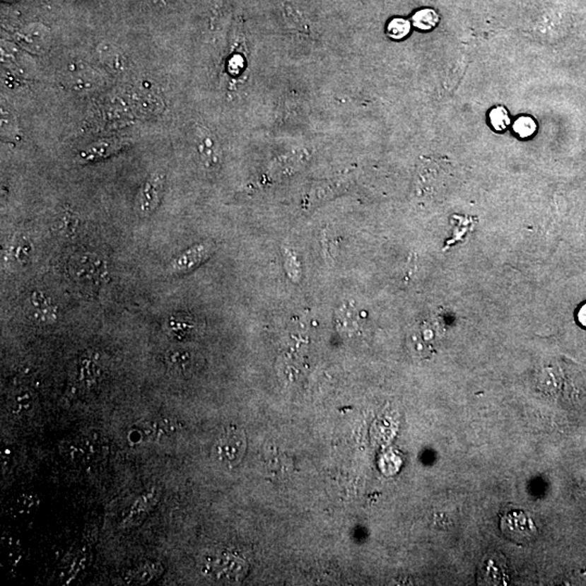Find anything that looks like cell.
Wrapping results in <instances>:
<instances>
[{"label": "cell", "mask_w": 586, "mask_h": 586, "mask_svg": "<svg viewBox=\"0 0 586 586\" xmlns=\"http://www.w3.org/2000/svg\"><path fill=\"white\" fill-rule=\"evenodd\" d=\"M491 121H492L493 127H496L498 131L504 129L508 125V123H510L508 115H507L506 111L503 107H498V109H494L492 111V113H491Z\"/></svg>", "instance_id": "cb8c5ba5"}, {"label": "cell", "mask_w": 586, "mask_h": 586, "mask_svg": "<svg viewBox=\"0 0 586 586\" xmlns=\"http://www.w3.org/2000/svg\"><path fill=\"white\" fill-rule=\"evenodd\" d=\"M163 573V567L160 563H148L134 571L133 580L138 584H148L157 580Z\"/></svg>", "instance_id": "9a60e30c"}, {"label": "cell", "mask_w": 586, "mask_h": 586, "mask_svg": "<svg viewBox=\"0 0 586 586\" xmlns=\"http://www.w3.org/2000/svg\"><path fill=\"white\" fill-rule=\"evenodd\" d=\"M117 146L115 143H109V141H107V143H102L101 141L100 145H95L94 147H91L90 149L82 153V157H84L87 160L107 157V156H109V154L112 153L113 151L117 150Z\"/></svg>", "instance_id": "ffe728a7"}, {"label": "cell", "mask_w": 586, "mask_h": 586, "mask_svg": "<svg viewBox=\"0 0 586 586\" xmlns=\"http://www.w3.org/2000/svg\"><path fill=\"white\" fill-rule=\"evenodd\" d=\"M152 1H153L154 5L160 6V7H165V6L171 4L172 0H152Z\"/></svg>", "instance_id": "484cf974"}, {"label": "cell", "mask_w": 586, "mask_h": 586, "mask_svg": "<svg viewBox=\"0 0 586 586\" xmlns=\"http://www.w3.org/2000/svg\"><path fill=\"white\" fill-rule=\"evenodd\" d=\"M14 40L23 49L32 54L47 52L52 42L49 30L42 24H30L14 35Z\"/></svg>", "instance_id": "52a82bcc"}, {"label": "cell", "mask_w": 586, "mask_h": 586, "mask_svg": "<svg viewBox=\"0 0 586 586\" xmlns=\"http://www.w3.org/2000/svg\"><path fill=\"white\" fill-rule=\"evenodd\" d=\"M162 491L157 486L150 488L134 502L129 514L122 520L121 528L124 530L137 528L156 510L161 500Z\"/></svg>", "instance_id": "5b68a950"}, {"label": "cell", "mask_w": 586, "mask_h": 586, "mask_svg": "<svg viewBox=\"0 0 586 586\" xmlns=\"http://www.w3.org/2000/svg\"><path fill=\"white\" fill-rule=\"evenodd\" d=\"M38 500L33 496H26L25 494V496H20L18 500H14L11 510L16 514H25V512H30V510H33V507L36 506Z\"/></svg>", "instance_id": "44dd1931"}, {"label": "cell", "mask_w": 586, "mask_h": 586, "mask_svg": "<svg viewBox=\"0 0 586 586\" xmlns=\"http://www.w3.org/2000/svg\"><path fill=\"white\" fill-rule=\"evenodd\" d=\"M500 530L507 539L522 546L534 542L539 535L531 517L519 510L507 512L500 518Z\"/></svg>", "instance_id": "7a4b0ae2"}, {"label": "cell", "mask_w": 586, "mask_h": 586, "mask_svg": "<svg viewBox=\"0 0 586 586\" xmlns=\"http://www.w3.org/2000/svg\"><path fill=\"white\" fill-rule=\"evenodd\" d=\"M247 439L242 430L231 428L218 438L213 447L215 458L223 465L234 467L245 456Z\"/></svg>", "instance_id": "3957f363"}, {"label": "cell", "mask_w": 586, "mask_h": 586, "mask_svg": "<svg viewBox=\"0 0 586 586\" xmlns=\"http://www.w3.org/2000/svg\"><path fill=\"white\" fill-rule=\"evenodd\" d=\"M409 346L415 356H421V358L428 356L431 351V346L427 339L425 338L423 332H413L409 336Z\"/></svg>", "instance_id": "ac0fdd59"}, {"label": "cell", "mask_w": 586, "mask_h": 586, "mask_svg": "<svg viewBox=\"0 0 586 586\" xmlns=\"http://www.w3.org/2000/svg\"><path fill=\"white\" fill-rule=\"evenodd\" d=\"M166 364L176 372H186L192 365L190 353L184 351H168L165 356Z\"/></svg>", "instance_id": "2e32d148"}, {"label": "cell", "mask_w": 586, "mask_h": 586, "mask_svg": "<svg viewBox=\"0 0 586 586\" xmlns=\"http://www.w3.org/2000/svg\"><path fill=\"white\" fill-rule=\"evenodd\" d=\"M164 182H165V176L160 172L151 174L146 180L145 184L138 192L135 206H134L136 213L139 216H143V218L149 216L158 208L161 201L162 194H163Z\"/></svg>", "instance_id": "277c9868"}, {"label": "cell", "mask_w": 586, "mask_h": 586, "mask_svg": "<svg viewBox=\"0 0 586 586\" xmlns=\"http://www.w3.org/2000/svg\"><path fill=\"white\" fill-rule=\"evenodd\" d=\"M409 23L403 19H394L388 26V33L394 40H401L409 34Z\"/></svg>", "instance_id": "7402d4cb"}, {"label": "cell", "mask_w": 586, "mask_h": 586, "mask_svg": "<svg viewBox=\"0 0 586 586\" xmlns=\"http://www.w3.org/2000/svg\"><path fill=\"white\" fill-rule=\"evenodd\" d=\"M358 322V314L353 307L344 306V307L339 310L338 314H336L338 327L342 332H354Z\"/></svg>", "instance_id": "e0dca14e"}, {"label": "cell", "mask_w": 586, "mask_h": 586, "mask_svg": "<svg viewBox=\"0 0 586 586\" xmlns=\"http://www.w3.org/2000/svg\"><path fill=\"white\" fill-rule=\"evenodd\" d=\"M69 71H70L69 82L75 90H89L98 83L96 75L87 66L70 64Z\"/></svg>", "instance_id": "7c38bea8"}, {"label": "cell", "mask_w": 586, "mask_h": 586, "mask_svg": "<svg viewBox=\"0 0 586 586\" xmlns=\"http://www.w3.org/2000/svg\"><path fill=\"white\" fill-rule=\"evenodd\" d=\"M97 56L100 64L110 72L119 73L127 68V59L112 45L107 44V42L99 45L97 47Z\"/></svg>", "instance_id": "30bf717a"}, {"label": "cell", "mask_w": 586, "mask_h": 586, "mask_svg": "<svg viewBox=\"0 0 586 586\" xmlns=\"http://www.w3.org/2000/svg\"><path fill=\"white\" fill-rule=\"evenodd\" d=\"M514 129L519 135L527 137L534 133L535 123L530 117H521L515 123Z\"/></svg>", "instance_id": "603a6c76"}, {"label": "cell", "mask_w": 586, "mask_h": 586, "mask_svg": "<svg viewBox=\"0 0 586 586\" xmlns=\"http://www.w3.org/2000/svg\"><path fill=\"white\" fill-rule=\"evenodd\" d=\"M4 1H16V0H4Z\"/></svg>", "instance_id": "4316f807"}, {"label": "cell", "mask_w": 586, "mask_h": 586, "mask_svg": "<svg viewBox=\"0 0 586 586\" xmlns=\"http://www.w3.org/2000/svg\"><path fill=\"white\" fill-rule=\"evenodd\" d=\"M177 423L171 418H158L148 421L143 426L145 435L152 441H163L176 435L178 431Z\"/></svg>", "instance_id": "9c48e42d"}, {"label": "cell", "mask_w": 586, "mask_h": 586, "mask_svg": "<svg viewBox=\"0 0 586 586\" xmlns=\"http://www.w3.org/2000/svg\"><path fill=\"white\" fill-rule=\"evenodd\" d=\"M66 457L74 462L88 464L99 459L105 452L103 443L100 440L95 439L90 435H83L69 442L66 445Z\"/></svg>", "instance_id": "8992f818"}, {"label": "cell", "mask_w": 586, "mask_h": 586, "mask_svg": "<svg viewBox=\"0 0 586 586\" xmlns=\"http://www.w3.org/2000/svg\"><path fill=\"white\" fill-rule=\"evenodd\" d=\"M198 149L202 161L209 168L220 162V147L212 134L206 129H201L198 134Z\"/></svg>", "instance_id": "8fae6325"}, {"label": "cell", "mask_w": 586, "mask_h": 586, "mask_svg": "<svg viewBox=\"0 0 586 586\" xmlns=\"http://www.w3.org/2000/svg\"><path fill=\"white\" fill-rule=\"evenodd\" d=\"M202 570L211 579L224 582L240 581L247 573L242 559L227 553L208 555L204 559Z\"/></svg>", "instance_id": "6da1fadb"}, {"label": "cell", "mask_w": 586, "mask_h": 586, "mask_svg": "<svg viewBox=\"0 0 586 586\" xmlns=\"http://www.w3.org/2000/svg\"><path fill=\"white\" fill-rule=\"evenodd\" d=\"M32 303L35 306V316L38 322H54L56 320V308L48 303L47 299L42 293L34 292Z\"/></svg>", "instance_id": "5bb4252c"}, {"label": "cell", "mask_w": 586, "mask_h": 586, "mask_svg": "<svg viewBox=\"0 0 586 586\" xmlns=\"http://www.w3.org/2000/svg\"><path fill=\"white\" fill-rule=\"evenodd\" d=\"M213 252V245L210 243H201L184 251L182 255L176 257L168 266L171 274H184L196 269L198 265L206 261Z\"/></svg>", "instance_id": "ba28073f"}, {"label": "cell", "mask_w": 586, "mask_h": 586, "mask_svg": "<svg viewBox=\"0 0 586 586\" xmlns=\"http://www.w3.org/2000/svg\"><path fill=\"white\" fill-rule=\"evenodd\" d=\"M414 24L421 30H430L437 25L438 14L433 10L425 9L414 16Z\"/></svg>", "instance_id": "d6986e66"}, {"label": "cell", "mask_w": 586, "mask_h": 586, "mask_svg": "<svg viewBox=\"0 0 586 586\" xmlns=\"http://www.w3.org/2000/svg\"><path fill=\"white\" fill-rule=\"evenodd\" d=\"M578 320L580 324L586 328V303L583 304L578 312Z\"/></svg>", "instance_id": "d4e9b609"}, {"label": "cell", "mask_w": 586, "mask_h": 586, "mask_svg": "<svg viewBox=\"0 0 586 586\" xmlns=\"http://www.w3.org/2000/svg\"><path fill=\"white\" fill-rule=\"evenodd\" d=\"M34 407V397L26 389L16 391L9 399V411L14 416H24Z\"/></svg>", "instance_id": "4fadbf2b"}]
</instances>
